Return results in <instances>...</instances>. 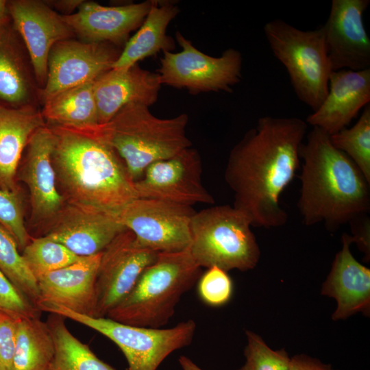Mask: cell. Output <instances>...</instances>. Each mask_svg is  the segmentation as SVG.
<instances>
[{"mask_svg":"<svg viewBox=\"0 0 370 370\" xmlns=\"http://www.w3.org/2000/svg\"><path fill=\"white\" fill-rule=\"evenodd\" d=\"M308 124L297 117L264 116L231 149L224 173L234 205L253 227L285 225L282 193L300 166L299 148Z\"/></svg>","mask_w":370,"mask_h":370,"instance_id":"1","label":"cell"},{"mask_svg":"<svg viewBox=\"0 0 370 370\" xmlns=\"http://www.w3.org/2000/svg\"><path fill=\"white\" fill-rule=\"evenodd\" d=\"M297 208L306 225L323 223L330 231L370 211V182L330 135L318 127L306 134Z\"/></svg>","mask_w":370,"mask_h":370,"instance_id":"2","label":"cell"},{"mask_svg":"<svg viewBox=\"0 0 370 370\" xmlns=\"http://www.w3.org/2000/svg\"><path fill=\"white\" fill-rule=\"evenodd\" d=\"M48 125L54 134L57 186L66 203L116 213L138 198L134 182L112 148L84 132Z\"/></svg>","mask_w":370,"mask_h":370,"instance_id":"3","label":"cell"},{"mask_svg":"<svg viewBox=\"0 0 370 370\" xmlns=\"http://www.w3.org/2000/svg\"><path fill=\"white\" fill-rule=\"evenodd\" d=\"M188 122L186 113L160 119L154 116L148 106L133 103L122 108L104 124L75 130L112 148L135 182L153 162L169 158L192 147L186 135Z\"/></svg>","mask_w":370,"mask_h":370,"instance_id":"4","label":"cell"},{"mask_svg":"<svg viewBox=\"0 0 370 370\" xmlns=\"http://www.w3.org/2000/svg\"><path fill=\"white\" fill-rule=\"evenodd\" d=\"M201 274L189 247L180 251L160 252L106 317L130 325L161 328L174 314L182 296Z\"/></svg>","mask_w":370,"mask_h":370,"instance_id":"5","label":"cell"},{"mask_svg":"<svg viewBox=\"0 0 370 370\" xmlns=\"http://www.w3.org/2000/svg\"><path fill=\"white\" fill-rule=\"evenodd\" d=\"M251 222L230 205L195 212L190 222V252L201 268L217 267L225 271L255 268L260 251Z\"/></svg>","mask_w":370,"mask_h":370,"instance_id":"6","label":"cell"},{"mask_svg":"<svg viewBox=\"0 0 370 370\" xmlns=\"http://www.w3.org/2000/svg\"><path fill=\"white\" fill-rule=\"evenodd\" d=\"M263 30L273 54L286 68L297 98L315 111L326 97L332 72L323 27L301 30L275 18Z\"/></svg>","mask_w":370,"mask_h":370,"instance_id":"7","label":"cell"},{"mask_svg":"<svg viewBox=\"0 0 370 370\" xmlns=\"http://www.w3.org/2000/svg\"><path fill=\"white\" fill-rule=\"evenodd\" d=\"M38 309L73 320L109 338L124 354L128 370H157L171 353L191 343L196 330L192 319L170 328H152L122 323L107 317L80 314L55 305L42 304Z\"/></svg>","mask_w":370,"mask_h":370,"instance_id":"8","label":"cell"},{"mask_svg":"<svg viewBox=\"0 0 370 370\" xmlns=\"http://www.w3.org/2000/svg\"><path fill=\"white\" fill-rule=\"evenodd\" d=\"M176 41L182 50L164 51L159 74L162 84L186 88L190 93L232 92V86L242 79L241 53L229 48L219 57L208 56L197 49L177 31Z\"/></svg>","mask_w":370,"mask_h":370,"instance_id":"9","label":"cell"},{"mask_svg":"<svg viewBox=\"0 0 370 370\" xmlns=\"http://www.w3.org/2000/svg\"><path fill=\"white\" fill-rule=\"evenodd\" d=\"M192 206L146 198L126 204L116 217L143 247L157 252H175L190 244Z\"/></svg>","mask_w":370,"mask_h":370,"instance_id":"10","label":"cell"},{"mask_svg":"<svg viewBox=\"0 0 370 370\" xmlns=\"http://www.w3.org/2000/svg\"><path fill=\"white\" fill-rule=\"evenodd\" d=\"M201 175V158L191 147L149 165L143 176L134 182V188L138 198L189 206L213 204L214 199L204 186Z\"/></svg>","mask_w":370,"mask_h":370,"instance_id":"11","label":"cell"},{"mask_svg":"<svg viewBox=\"0 0 370 370\" xmlns=\"http://www.w3.org/2000/svg\"><path fill=\"white\" fill-rule=\"evenodd\" d=\"M159 252L138 245L125 230L101 252L96 280L95 317H104L130 292L143 271Z\"/></svg>","mask_w":370,"mask_h":370,"instance_id":"12","label":"cell"},{"mask_svg":"<svg viewBox=\"0 0 370 370\" xmlns=\"http://www.w3.org/2000/svg\"><path fill=\"white\" fill-rule=\"evenodd\" d=\"M121 51L108 42H86L68 39L57 42L48 58L45 86L38 101L73 87L94 81L110 70Z\"/></svg>","mask_w":370,"mask_h":370,"instance_id":"13","label":"cell"},{"mask_svg":"<svg viewBox=\"0 0 370 370\" xmlns=\"http://www.w3.org/2000/svg\"><path fill=\"white\" fill-rule=\"evenodd\" d=\"M8 9L28 53L36 83L42 88L47 81L51 49L57 42L71 39L74 34L62 15L45 1H8Z\"/></svg>","mask_w":370,"mask_h":370,"instance_id":"14","label":"cell"},{"mask_svg":"<svg viewBox=\"0 0 370 370\" xmlns=\"http://www.w3.org/2000/svg\"><path fill=\"white\" fill-rule=\"evenodd\" d=\"M369 0H332L322 25L332 71L370 69V39L363 22Z\"/></svg>","mask_w":370,"mask_h":370,"instance_id":"15","label":"cell"},{"mask_svg":"<svg viewBox=\"0 0 370 370\" xmlns=\"http://www.w3.org/2000/svg\"><path fill=\"white\" fill-rule=\"evenodd\" d=\"M45 236L78 256L102 252L126 230L116 213L66 203L51 221Z\"/></svg>","mask_w":370,"mask_h":370,"instance_id":"16","label":"cell"},{"mask_svg":"<svg viewBox=\"0 0 370 370\" xmlns=\"http://www.w3.org/2000/svg\"><path fill=\"white\" fill-rule=\"evenodd\" d=\"M54 134L46 125L30 137L22 156L20 178L28 187L32 214L41 221H51L65 201L58 190L52 162Z\"/></svg>","mask_w":370,"mask_h":370,"instance_id":"17","label":"cell"},{"mask_svg":"<svg viewBox=\"0 0 370 370\" xmlns=\"http://www.w3.org/2000/svg\"><path fill=\"white\" fill-rule=\"evenodd\" d=\"M152 1L119 6H104L84 1L74 13L62 15L74 35L86 42H108L120 47L128 40L130 33L138 28Z\"/></svg>","mask_w":370,"mask_h":370,"instance_id":"18","label":"cell"},{"mask_svg":"<svg viewBox=\"0 0 370 370\" xmlns=\"http://www.w3.org/2000/svg\"><path fill=\"white\" fill-rule=\"evenodd\" d=\"M101 252L81 256L75 262L38 278L40 304H51L96 317V280Z\"/></svg>","mask_w":370,"mask_h":370,"instance_id":"19","label":"cell"},{"mask_svg":"<svg viewBox=\"0 0 370 370\" xmlns=\"http://www.w3.org/2000/svg\"><path fill=\"white\" fill-rule=\"evenodd\" d=\"M369 102L370 69L332 71L326 97L306 122L331 136L347 128Z\"/></svg>","mask_w":370,"mask_h":370,"instance_id":"20","label":"cell"},{"mask_svg":"<svg viewBox=\"0 0 370 370\" xmlns=\"http://www.w3.org/2000/svg\"><path fill=\"white\" fill-rule=\"evenodd\" d=\"M162 85L158 73L143 69L138 64L104 73L94 83L98 124L108 122L127 104L136 103L148 107L154 104Z\"/></svg>","mask_w":370,"mask_h":370,"instance_id":"21","label":"cell"},{"mask_svg":"<svg viewBox=\"0 0 370 370\" xmlns=\"http://www.w3.org/2000/svg\"><path fill=\"white\" fill-rule=\"evenodd\" d=\"M342 248L336 254L331 270L323 282L321 294L336 299L332 319H345L361 312H370V269L355 259L350 251V235H342Z\"/></svg>","mask_w":370,"mask_h":370,"instance_id":"22","label":"cell"},{"mask_svg":"<svg viewBox=\"0 0 370 370\" xmlns=\"http://www.w3.org/2000/svg\"><path fill=\"white\" fill-rule=\"evenodd\" d=\"M38 90L28 53L10 19L0 28V102L11 108L36 106Z\"/></svg>","mask_w":370,"mask_h":370,"instance_id":"23","label":"cell"},{"mask_svg":"<svg viewBox=\"0 0 370 370\" xmlns=\"http://www.w3.org/2000/svg\"><path fill=\"white\" fill-rule=\"evenodd\" d=\"M46 125L35 105L11 108L0 102V189L19 191L17 173L26 145Z\"/></svg>","mask_w":370,"mask_h":370,"instance_id":"24","label":"cell"},{"mask_svg":"<svg viewBox=\"0 0 370 370\" xmlns=\"http://www.w3.org/2000/svg\"><path fill=\"white\" fill-rule=\"evenodd\" d=\"M179 12L174 3L152 1L138 30L125 43L112 69H128L160 51H172L175 42L166 35V29Z\"/></svg>","mask_w":370,"mask_h":370,"instance_id":"25","label":"cell"},{"mask_svg":"<svg viewBox=\"0 0 370 370\" xmlns=\"http://www.w3.org/2000/svg\"><path fill=\"white\" fill-rule=\"evenodd\" d=\"M94 81L60 92L42 104L47 125L82 130L98 124Z\"/></svg>","mask_w":370,"mask_h":370,"instance_id":"26","label":"cell"},{"mask_svg":"<svg viewBox=\"0 0 370 370\" xmlns=\"http://www.w3.org/2000/svg\"><path fill=\"white\" fill-rule=\"evenodd\" d=\"M54 353L47 322L40 317L18 318L12 370H49Z\"/></svg>","mask_w":370,"mask_h":370,"instance_id":"27","label":"cell"},{"mask_svg":"<svg viewBox=\"0 0 370 370\" xmlns=\"http://www.w3.org/2000/svg\"><path fill=\"white\" fill-rule=\"evenodd\" d=\"M64 320V317L51 313L46 321L55 346L49 370H116L73 336Z\"/></svg>","mask_w":370,"mask_h":370,"instance_id":"28","label":"cell"},{"mask_svg":"<svg viewBox=\"0 0 370 370\" xmlns=\"http://www.w3.org/2000/svg\"><path fill=\"white\" fill-rule=\"evenodd\" d=\"M21 255L36 280L75 262L81 257L45 236L32 238Z\"/></svg>","mask_w":370,"mask_h":370,"instance_id":"29","label":"cell"},{"mask_svg":"<svg viewBox=\"0 0 370 370\" xmlns=\"http://www.w3.org/2000/svg\"><path fill=\"white\" fill-rule=\"evenodd\" d=\"M0 271L36 306L40 299L36 279L19 253L13 236L0 226Z\"/></svg>","mask_w":370,"mask_h":370,"instance_id":"30","label":"cell"},{"mask_svg":"<svg viewBox=\"0 0 370 370\" xmlns=\"http://www.w3.org/2000/svg\"><path fill=\"white\" fill-rule=\"evenodd\" d=\"M332 145L347 155L370 182V105L350 128L330 136Z\"/></svg>","mask_w":370,"mask_h":370,"instance_id":"31","label":"cell"},{"mask_svg":"<svg viewBox=\"0 0 370 370\" xmlns=\"http://www.w3.org/2000/svg\"><path fill=\"white\" fill-rule=\"evenodd\" d=\"M245 364L237 370H288L291 358L284 349L273 350L254 332L246 330Z\"/></svg>","mask_w":370,"mask_h":370,"instance_id":"32","label":"cell"},{"mask_svg":"<svg viewBox=\"0 0 370 370\" xmlns=\"http://www.w3.org/2000/svg\"><path fill=\"white\" fill-rule=\"evenodd\" d=\"M0 226L13 236L21 251L30 242L19 191L0 189Z\"/></svg>","mask_w":370,"mask_h":370,"instance_id":"33","label":"cell"},{"mask_svg":"<svg viewBox=\"0 0 370 370\" xmlns=\"http://www.w3.org/2000/svg\"><path fill=\"white\" fill-rule=\"evenodd\" d=\"M197 282L200 298L210 306H223L231 298L232 280L227 272L220 268H208L201 274Z\"/></svg>","mask_w":370,"mask_h":370,"instance_id":"34","label":"cell"},{"mask_svg":"<svg viewBox=\"0 0 370 370\" xmlns=\"http://www.w3.org/2000/svg\"><path fill=\"white\" fill-rule=\"evenodd\" d=\"M0 310L16 317H39L38 308L0 271Z\"/></svg>","mask_w":370,"mask_h":370,"instance_id":"35","label":"cell"},{"mask_svg":"<svg viewBox=\"0 0 370 370\" xmlns=\"http://www.w3.org/2000/svg\"><path fill=\"white\" fill-rule=\"evenodd\" d=\"M17 319L0 310V370H12Z\"/></svg>","mask_w":370,"mask_h":370,"instance_id":"36","label":"cell"},{"mask_svg":"<svg viewBox=\"0 0 370 370\" xmlns=\"http://www.w3.org/2000/svg\"><path fill=\"white\" fill-rule=\"evenodd\" d=\"M352 235V243H356L359 249L365 254L367 260L370 258V219L368 214L360 215L348 223Z\"/></svg>","mask_w":370,"mask_h":370,"instance_id":"37","label":"cell"},{"mask_svg":"<svg viewBox=\"0 0 370 370\" xmlns=\"http://www.w3.org/2000/svg\"><path fill=\"white\" fill-rule=\"evenodd\" d=\"M288 370H332L330 365L309 356L300 354L291 358Z\"/></svg>","mask_w":370,"mask_h":370,"instance_id":"38","label":"cell"},{"mask_svg":"<svg viewBox=\"0 0 370 370\" xmlns=\"http://www.w3.org/2000/svg\"><path fill=\"white\" fill-rule=\"evenodd\" d=\"M84 1L82 0H56L45 1L47 4L52 9L57 10L63 13L62 15L73 14L75 10H77Z\"/></svg>","mask_w":370,"mask_h":370,"instance_id":"39","label":"cell"},{"mask_svg":"<svg viewBox=\"0 0 370 370\" xmlns=\"http://www.w3.org/2000/svg\"><path fill=\"white\" fill-rule=\"evenodd\" d=\"M178 361L183 370H203L187 356H180Z\"/></svg>","mask_w":370,"mask_h":370,"instance_id":"40","label":"cell"},{"mask_svg":"<svg viewBox=\"0 0 370 370\" xmlns=\"http://www.w3.org/2000/svg\"><path fill=\"white\" fill-rule=\"evenodd\" d=\"M10 21L8 1L0 0V28Z\"/></svg>","mask_w":370,"mask_h":370,"instance_id":"41","label":"cell"}]
</instances>
